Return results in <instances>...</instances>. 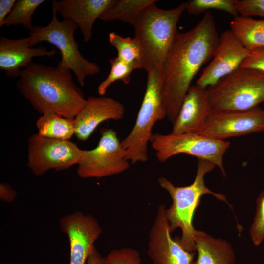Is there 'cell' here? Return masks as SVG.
<instances>
[{"instance_id":"cell-19","label":"cell","mask_w":264,"mask_h":264,"mask_svg":"<svg viewBox=\"0 0 264 264\" xmlns=\"http://www.w3.org/2000/svg\"><path fill=\"white\" fill-rule=\"evenodd\" d=\"M197 257L191 264H235V254L225 240L197 230L195 236Z\"/></svg>"},{"instance_id":"cell-32","label":"cell","mask_w":264,"mask_h":264,"mask_svg":"<svg viewBox=\"0 0 264 264\" xmlns=\"http://www.w3.org/2000/svg\"><path fill=\"white\" fill-rule=\"evenodd\" d=\"M16 1V0H0V27L3 26V22L11 12Z\"/></svg>"},{"instance_id":"cell-8","label":"cell","mask_w":264,"mask_h":264,"mask_svg":"<svg viewBox=\"0 0 264 264\" xmlns=\"http://www.w3.org/2000/svg\"><path fill=\"white\" fill-rule=\"evenodd\" d=\"M150 143L155 151L158 160L164 162L171 157L185 154L211 162L226 176L223 158L229 148L227 140L213 139L197 133L164 134L153 133Z\"/></svg>"},{"instance_id":"cell-24","label":"cell","mask_w":264,"mask_h":264,"mask_svg":"<svg viewBox=\"0 0 264 264\" xmlns=\"http://www.w3.org/2000/svg\"><path fill=\"white\" fill-rule=\"evenodd\" d=\"M44 0H17L13 8L3 22V26H10L22 24L23 27L31 31L34 27L32 15L36 9Z\"/></svg>"},{"instance_id":"cell-29","label":"cell","mask_w":264,"mask_h":264,"mask_svg":"<svg viewBox=\"0 0 264 264\" xmlns=\"http://www.w3.org/2000/svg\"><path fill=\"white\" fill-rule=\"evenodd\" d=\"M235 3L241 15L264 18V0H236Z\"/></svg>"},{"instance_id":"cell-10","label":"cell","mask_w":264,"mask_h":264,"mask_svg":"<svg viewBox=\"0 0 264 264\" xmlns=\"http://www.w3.org/2000/svg\"><path fill=\"white\" fill-rule=\"evenodd\" d=\"M27 150V165L36 176L52 169L62 171L78 165L83 151L69 140L48 138L38 133L29 137Z\"/></svg>"},{"instance_id":"cell-14","label":"cell","mask_w":264,"mask_h":264,"mask_svg":"<svg viewBox=\"0 0 264 264\" xmlns=\"http://www.w3.org/2000/svg\"><path fill=\"white\" fill-rule=\"evenodd\" d=\"M249 51L230 29L222 32L213 56L196 84L204 88L215 84L239 67Z\"/></svg>"},{"instance_id":"cell-16","label":"cell","mask_w":264,"mask_h":264,"mask_svg":"<svg viewBox=\"0 0 264 264\" xmlns=\"http://www.w3.org/2000/svg\"><path fill=\"white\" fill-rule=\"evenodd\" d=\"M57 53L54 49L48 50L42 46H30L26 38L12 39L1 36L0 69L8 77H19L22 69L33 63V58H51Z\"/></svg>"},{"instance_id":"cell-6","label":"cell","mask_w":264,"mask_h":264,"mask_svg":"<svg viewBox=\"0 0 264 264\" xmlns=\"http://www.w3.org/2000/svg\"><path fill=\"white\" fill-rule=\"evenodd\" d=\"M164 80L162 70L147 74L146 89L135 124L121 141L127 157L132 164L148 160V145L153 134V127L156 122L166 117L163 98Z\"/></svg>"},{"instance_id":"cell-4","label":"cell","mask_w":264,"mask_h":264,"mask_svg":"<svg viewBox=\"0 0 264 264\" xmlns=\"http://www.w3.org/2000/svg\"><path fill=\"white\" fill-rule=\"evenodd\" d=\"M186 10L183 2L176 7L162 9L155 3L145 8L133 25L139 44L143 69L147 73L162 70L167 55L177 33V24Z\"/></svg>"},{"instance_id":"cell-21","label":"cell","mask_w":264,"mask_h":264,"mask_svg":"<svg viewBox=\"0 0 264 264\" xmlns=\"http://www.w3.org/2000/svg\"><path fill=\"white\" fill-rule=\"evenodd\" d=\"M36 125L38 133L48 138L69 140L75 134L74 119L64 117L51 111L42 114Z\"/></svg>"},{"instance_id":"cell-20","label":"cell","mask_w":264,"mask_h":264,"mask_svg":"<svg viewBox=\"0 0 264 264\" xmlns=\"http://www.w3.org/2000/svg\"><path fill=\"white\" fill-rule=\"evenodd\" d=\"M230 27L248 51L264 48V18L238 15L231 21Z\"/></svg>"},{"instance_id":"cell-7","label":"cell","mask_w":264,"mask_h":264,"mask_svg":"<svg viewBox=\"0 0 264 264\" xmlns=\"http://www.w3.org/2000/svg\"><path fill=\"white\" fill-rule=\"evenodd\" d=\"M207 90L212 110H250L264 102V72L240 67Z\"/></svg>"},{"instance_id":"cell-25","label":"cell","mask_w":264,"mask_h":264,"mask_svg":"<svg viewBox=\"0 0 264 264\" xmlns=\"http://www.w3.org/2000/svg\"><path fill=\"white\" fill-rule=\"evenodd\" d=\"M109 62L111 66L110 72L97 88L98 93L100 96L104 95L109 87L117 81L128 84L132 72L138 69L135 66L128 63L118 57L110 59Z\"/></svg>"},{"instance_id":"cell-12","label":"cell","mask_w":264,"mask_h":264,"mask_svg":"<svg viewBox=\"0 0 264 264\" xmlns=\"http://www.w3.org/2000/svg\"><path fill=\"white\" fill-rule=\"evenodd\" d=\"M160 204L149 234L147 253L153 264H191L195 253L185 250L176 238H172L166 215Z\"/></svg>"},{"instance_id":"cell-17","label":"cell","mask_w":264,"mask_h":264,"mask_svg":"<svg viewBox=\"0 0 264 264\" xmlns=\"http://www.w3.org/2000/svg\"><path fill=\"white\" fill-rule=\"evenodd\" d=\"M212 110L207 88L196 84L191 86L173 123L172 133L199 134Z\"/></svg>"},{"instance_id":"cell-28","label":"cell","mask_w":264,"mask_h":264,"mask_svg":"<svg viewBox=\"0 0 264 264\" xmlns=\"http://www.w3.org/2000/svg\"><path fill=\"white\" fill-rule=\"evenodd\" d=\"M106 258L108 264H142L140 253L131 247L112 250Z\"/></svg>"},{"instance_id":"cell-23","label":"cell","mask_w":264,"mask_h":264,"mask_svg":"<svg viewBox=\"0 0 264 264\" xmlns=\"http://www.w3.org/2000/svg\"><path fill=\"white\" fill-rule=\"evenodd\" d=\"M109 40L117 51V56L124 61L143 69L140 47L136 39L123 37L113 32L109 34Z\"/></svg>"},{"instance_id":"cell-33","label":"cell","mask_w":264,"mask_h":264,"mask_svg":"<svg viewBox=\"0 0 264 264\" xmlns=\"http://www.w3.org/2000/svg\"><path fill=\"white\" fill-rule=\"evenodd\" d=\"M86 264H108L106 257H103L94 246L91 250Z\"/></svg>"},{"instance_id":"cell-11","label":"cell","mask_w":264,"mask_h":264,"mask_svg":"<svg viewBox=\"0 0 264 264\" xmlns=\"http://www.w3.org/2000/svg\"><path fill=\"white\" fill-rule=\"evenodd\" d=\"M264 132V110L259 107L245 110H212L199 134L217 140Z\"/></svg>"},{"instance_id":"cell-9","label":"cell","mask_w":264,"mask_h":264,"mask_svg":"<svg viewBox=\"0 0 264 264\" xmlns=\"http://www.w3.org/2000/svg\"><path fill=\"white\" fill-rule=\"evenodd\" d=\"M97 146L83 150L78 164L77 173L82 178H99L122 173L130 167L126 151L116 132L112 129L100 130Z\"/></svg>"},{"instance_id":"cell-27","label":"cell","mask_w":264,"mask_h":264,"mask_svg":"<svg viewBox=\"0 0 264 264\" xmlns=\"http://www.w3.org/2000/svg\"><path fill=\"white\" fill-rule=\"evenodd\" d=\"M256 209L250 228V235L255 246H259L264 240V190L258 196Z\"/></svg>"},{"instance_id":"cell-2","label":"cell","mask_w":264,"mask_h":264,"mask_svg":"<svg viewBox=\"0 0 264 264\" xmlns=\"http://www.w3.org/2000/svg\"><path fill=\"white\" fill-rule=\"evenodd\" d=\"M16 86L19 92L39 113L54 112L74 119L87 102L74 83L71 71L40 63L22 70Z\"/></svg>"},{"instance_id":"cell-26","label":"cell","mask_w":264,"mask_h":264,"mask_svg":"<svg viewBox=\"0 0 264 264\" xmlns=\"http://www.w3.org/2000/svg\"><path fill=\"white\" fill-rule=\"evenodd\" d=\"M236 0H190L186 3V10L191 15H197L209 10L224 11L234 17L239 15Z\"/></svg>"},{"instance_id":"cell-1","label":"cell","mask_w":264,"mask_h":264,"mask_svg":"<svg viewBox=\"0 0 264 264\" xmlns=\"http://www.w3.org/2000/svg\"><path fill=\"white\" fill-rule=\"evenodd\" d=\"M220 40L212 14L185 32H177L162 67L166 117L174 123L194 77L211 61Z\"/></svg>"},{"instance_id":"cell-13","label":"cell","mask_w":264,"mask_h":264,"mask_svg":"<svg viewBox=\"0 0 264 264\" xmlns=\"http://www.w3.org/2000/svg\"><path fill=\"white\" fill-rule=\"evenodd\" d=\"M59 226L68 239L69 264H86L102 229L97 219L88 214L75 211L61 217Z\"/></svg>"},{"instance_id":"cell-30","label":"cell","mask_w":264,"mask_h":264,"mask_svg":"<svg viewBox=\"0 0 264 264\" xmlns=\"http://www.w3.org/2000/svg\"><path fill=\"white\" fill-rule=\"evenodd\" d=\"M240 67L264 72V48L249 51Z\"/></svg>"},{"instance_id":"cell-3","label":"cell","mask_w":264,"mask_h":264,"mask_svg":"<svg viewBox=\"0 0 264 264\" xmlns=\"http://www.w3.org/2000/svg\"><path fill=\"white\" fill-rule=\"evenodd\" d=\"M215 166L210 161L198 159L195 179L191 184L186 186H176L164 177L157 179L159 186L169 193L172 198L171 205L166 209L171 232H174L177 228L181 229V236L175 238L180 245L189 252H196L195 236L197 230L193 227V219L196 209L200 204L201 196L207 194L212 195L232 209L224 195L215 193L205 185V174Z\"/></svg>"},{"instance_id":"cell-31","label":"cell","mask_w":264,"mask_h":264,"mask_svg":"<svg viewBox=\"0 0 264 264\" xmlns=\"http://www.w3.org/2000/svg\"><path fill=\"white\" fill-rule=\"evenodd\" d=\"M17 195L16 191L12 187L6 183L2 182L0 184V199L6 203H12L15 199Z\"/></svg>"},{"instance_id":"cell-18","label":"cell","mask_w":264,"mask_h":264,"mask_svg":"<svg viewBox=\"0 0 264 264\" xmlns=\"http://www.w3.org/2000/svg\"><path fill=\"white\" fill-rule=\"evenodd\" d=\"M117 0H53L52 6L63 19L73 21L79 27L85 42L92 37V29L96 19L108 10Z\"/></svg>"},{"instance_id":"cell-22","label":"cell","mask_w":264,"mask_h":264,"mask_svg":"<svg viewBox=\"0 0 264 264\" xmlns=\"http://www.w3.org/2000/svg\"><path fill=\"white\" fill-rule=\"evenodd\" d=\"M158 1L156 0H118L99 19L110 22L119 20L134 25L141 12L149 5Z\"/></svg>"},{"instance_id":"cell-15","label":"cell","mask_w":264,"mask_h":264,"mask_svg":"<svg viewBox=\"0 0 264 264\" xmlns=\"http://www.w3.org/2000/svg\"><path fill=\"white\" fill-rule=\"evenodd\" d=\"M125 112L124 105L113 98L89 96L74 118V134L79 140L85 141L103 122L120 120L124 117Z\"/></svg>"},{"instance_id":"cell-5","label":"cell","mask_w":264,"mask_h":264,"mask_svg":"<svg viewBox=\"0 0 264 264\" xmlns=\"http://www.w3.org/2000/svg\"><path fill=\"white\" fill-rule=\"evenodd\" d=\"M52 7V17L49 24L45 26H35L29 31L26 40L32 47L42 42L55 46L60 51L61 57L57 66L72 71L79 84L84 87L86 78L98 74L100 68L96 63L85 59L79 51L74 38L77 25L69 19L63 18L60 21L55 8Z\"/></svg>"}]
</instances>
